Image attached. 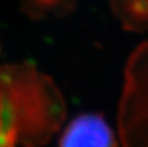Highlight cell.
<instances>
[{"mask_svg":"<svg viewBox=\"0 0 148 147\" xmlns=\"http://www.w3.org/2000/svg\"><path fill=\"white\" fill-rule=\"evenodd\" d=\"M21 10L31 19H45L50 15L65 16L75 8V0H20Z\"/></svg>","mask_w":148,"mask_h":147,"instance_id":"obj_5","label":"cell"},{"mask_svg":"<svg viewBox=\"0 0 148 147\" xmlns=\"http://www.w3.org/2000/svg\"><path fill=\"white\" fill-rule=\"evenodd\" d=\"M66 118L65 98L32 63L0 64V146H42Z\"/></svg>","mask_w":148,"mask_h":147,"instance_id":"obj_1","label":"cell"},{"mask_svg":"<svg viewBox=\"0 0 148 147\" xmlns=\"http://www.w3.org/2000/svg\"><path fill=\"white\" fill-rule=\"evenodd\" d=\"M118 131L124 146L148 147V39L134 49L125 67Z\"/></svg>","mask_w":148,"mask_h":147,"instance_id":"obj_2","label":"cell"},{"mask_svg":"<svg viewBox=\"0 0 148 147\" xmlns=\"http://www.w3.org/2000/svg\"><path fill=\"white\" fill-rule=\"evenodd\" d=\"M113 14L130 31L148 30V0H110Z\"/></svg>","mask_w":148,"mask_h":147,"instance_id":"obj_4","label":"cell"},{"mask_svg":"<svg viewBox=\"0 0 148 147\" xmlns=\"http://www.w3.org/2000/svg\"><path fill=\"white\" fill-rule=\"evenodd\" d=\"M60 146H116L113 132L103 116L81 113L62 131Z\"/></svg>","mask_w":148,"mask_h":147,"instance_id":"obj_3","label":"cell"}]
</instances>
